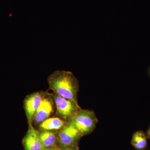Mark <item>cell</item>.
<instances>
[{
  "instance_id": "cell-6",
  "label": "cell",
  "mask_w": 150,
  "mask_h": 150,
  "mask_svg": "<svg viewBox=\"0 0 150 150\" xmlns=\"http://www.w3.org/2000/svg\"><path fill=\"white\" fill-rule=\"evenodd\" d=\"M55 106L52 94L48 93L43 98L34 115L33 123L38 126L53 113Z\"/></svg>"
},
{
  "instance_id": "cell-5",
  "label": "cell",
  "mask_w": 150,
  "mask_h": 150,
  "mask_svg": "<svg viewBox=\"0 0 150 150\" xmlns=\"http://www.w3.org/2000/svg\"><path fill=\"white\" fill-rule=\"evenodd\" d=\"M47 93V92H36L25 97L23 101V107L28 124H33L35 112L42 100Z\"/></svg>"
},
{
  "instance_id": "cell-11",
  "label": "cell",
  "mask_w": 150,
  "mask_h": 150,
  "mask_svg": "<svg viewBox=\"0 0 150 150\" xmlns=\"http://www.w3.org/2000/svg\"><path fill=\"white\" fill-rule=\"evenodd\" d=\"M59 150H77V146L65 147H61Z\"/></svg>"
},
{
  "instance_id": "cell-12",
  "label": "cell",
  "mask_w": 150,
  "mask_h": 150,
  "mask_svg": "<svg viewBox=\"0 0 150 150\" xmlns=\"http://www.w3.org/2000/svg\"><path fill=\"white\" fill-rule=\"evenodd\" d=\"M61 147L60 146L57 147H47L43 148L42 150H59Z\"/></svg>"
},
{
  "instance_id": "cell-2",
  "label": "cell",
  "mask_w": 150,
  "mask_h": 150,
  "mask_svg": "<svg viewBox=\"0 0 150 150\" xmlns=\"http://www.w3.org/2000/svg\"><path fill=\"white\" fill-rule=\"evenodd\" d=\"M70 121L83 137L94 131L98 120L93 111L81 109Z\"/></svg>"
},
{
  "instance_id": "cell-1",
  "label": "cell",
  "mask_w": 150,
  "mask_h": 150,
  "mask_svg": "<svg viewBox=\"0 0 150 150\" xmlns=\"http://www.w3.org/2000/svg\"><path fill=\"white\" fill-rule=\"evenodd\" d=\"M49 89L60 96L78 102L77 96L79 85L77 78L69 71H54L48 78Z\"/></svg>"
},
{
  "instance_id": "cell-14",
  "label": "cell",
  "mask_w": 150,
  "mask_h": 150,
  "mask_svg": "<svg viewBox=\"0 0 150 150\" xmlns=\"http://www.w3.org/2000/svg\"></svg>"
},
{
  "instance_id": "cell-3",
  "label": "cell",
  "mask_w": 150,
  "mask_h": 150,
  "mask_svg": "<svg viewBox=\"0 0 150 150\" xmlns=\"http://www.w3.org/2000/svg\"><path fill=\"white\" fill-rule=\"evenodd\" d=\"M56 108V115L69 122L81 108L78 103L66 99L56 94H52Z\"/></svg>"
},
{
  "instance_id": "cell-13",
  "label": "cell",
  "mask_w": 150,
  "mask_h": 150,
  "mask_svg": "<svg viewBox=\"0 0 150 150\" xmlns=\"http://www.w3.org/2000/svg\"><path fill=\"white\" fill-rule=\"evenodd\" d=\"M146 137L148 139H150V127L148 130L147 133Z\"/></svg>"
},
{
  "instance_id": "cell-7",
  "label": "cell",
  "mask_w": 150,
  "mask_h": 150,
  "mask_svg": "<svg viewBox=\"0 0 150 150\" xmlns=\"http://www.w3.org/2000/svg\"><path fill=\"white\" fill-rule=\"evenodd\" d=\"M25 150H42L44 147L40 142L39 131L35 129L32 123L28 124V129L23 140Z\"/></svg>"
},
{
  "instance_id": "cell-10",
  "label": "cell",
  "mask_w": 150,
  "mask_h": 150,
  "mask_svg": "<svg viewBox=\"0 0 150 150\" xmlns=\"http://www.w3.org/2000/svg\"><path fill=\"white\" fill-rule=\"evenodd\" d=\"M146 135L143 131H137L133 134L131 144L137 150H145L147 147Z\"/></svg>"
},
{
  "instance_id": "cell-9",
  "label": "cell",
  "mask_w": 150,
  "mask_h": 150,
  "mask_svg": "<svg viewBox=\"0 0 150 150\" xmlns=\"http://www.w3.org/2000/svg\"><path fill=\"white\" fill-rule=\"evenodd\" d=\"M59 131H39V137L44 148L59 146Z\"/></svg>"
},
{
  "instance_id": "cell-8",
  "label": "cell",
  "mask_w": 150,
  "mask_h": 150,
  "mask_svg": "<svg viewBox=\"0 0 150 150\" xmlns=\"http://www.w3.org/2000/svg\"><path fill=\"white\" fill-rule=\"evenodd\" d=\"M69 122L58 117L48 118L38 126L39 131H60Z\"/></svg>"
},
{
  "instance_id": "cell-4",
  "label": "cell",
  "mask_w": 150,
  "mask_h": 150,
  "mask_svg": "<svg viewBox=\"0 0 150 150\" xmlns=\"http://www.w3.org/2000/svg\"><path fill=\"white\" fill-rule=\"evenodd\" d=\"M82 137L76 128L69 121L59 131V146L61 147L77 146L78 142Z\"/></svg>"
}]
</instances>
